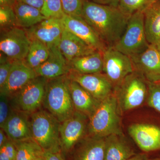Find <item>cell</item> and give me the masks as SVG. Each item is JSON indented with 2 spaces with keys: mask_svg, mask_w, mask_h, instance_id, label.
<instances>
[{
  "mask_svg": "<svg viewBox=\"0 0 160 160\" xmlns=\"http://www.w3.org/2000/svg\"><path fill=\"white\" fill-rule=\"evenodd\" d=\"M69 86L75 111L85 115L89 119L101 101L93 97L79 84L69 79Z\"/></svg>",
  "mask_w": 160,
  "mask_h": 160,
  "instance_id": "obj_21",
  "label": "cell"
},
{
  "mask_svg": "<svg viewBox=\"0 0 160 160\" xmlns=\"http://www.w3.org/2000/svg\"><path fill=\"white\" fill-rule=\"evenodd\" d=\"M32 160H45V159H44V157H43V155L42 156L38 157H37L33 159Z\"/></svg>",
  "mask_w": 160,
  "mask_h": 160,
  "instance_id": "obj_41",
  "label": "cell"
},
{
  "mask_svg": "<svg viewBox=\"0 0 160 160\" xmlns=\"http://www.w3.org/2000/svg\"><path fill=\"white\" fill-rule=\"evenodd\" d=\"M32 137L44 152H62L61 123L47 110L39 109L30 114Z\"/></svg>",
  "mask_w": 160,
  "mask_h": 160,
  "instance_id": "obj_4",
  "label": "cell"
},
{
  "mask_svg": "<svg viewBox=\"0 0 160 160\" xmlns=\"http://www.w3.org/2000/svg\"><path fill=\"white\" fill-rule=\"evenodd\" d=\"M105 142V160H126L136 154L122 133L108 136Z\"/></svg>",
  "mask_w": 160,
  "mask_h": 160,
  "instance_id": "obj_23",
  "label": "cell"
},
{
  "mask_svg": "<svg viewBox=\"0 0 160 160\" xmlns=\"http://www.w3.org/2000/svg\"><path fill=\"white\" fill-rule=\"evenodd\" d=\"M156 82H160V76L159 77V78H158L157 81Z\"/></svg>",
  "mask_w": 160,
  "mask_h": 160,
  "instance_id": "obj_42",
  "label": "cell"
},
{
  "mask_svg": "<svg viewBox=\"0 0 160 160\" xmlns=\"http://www.w3.org/2000/svg\"><path fill=\"white\" fill-rule=\"evenodd\" d=\"M129 133L141 150L146 152L160 149V127L151 124H132Z\"/></svg>",
  "mask_w": 160,
  "mask_h": 160,
  "instance_id": "obj_16",
  "label": "cell"
},
{
  "mask_svg": "<svg viewBox=\"0 0 160 160\" xmlns=\"http://www.w3.org/2000/svg\"><path fill=\"white\" fill-rule=\"evenodd\" d=\"M16 0H0V6H13Z\"/></svg>",
  "mask_w": 160,
  "mask_h": 160,
  "instance_id": "obj_40",
  "label": "cell"
},
{
  "mask_svg": "<svg viewBox=\"0 0 160 160\" xmlns=\"http://www.w3.org/2000/svg\"><path fill=\"white\" fill-rule=\"evenodd\" d=\"M143 13L147 42L160 48V0L153 2Z\"/></svg>",
  "mask_w": 160,
  "mask_h": 160,
  "instance_id": "obj_22",
  "label": "cell"
},
{
  "mask_svg": "<svg viewBox=\"0 0 160 160\" xmlns=\"http://www.w3.org/2000/svg\"><path fill=\"white\" fill-rule=\"evenodd\" d=\"M82 18L108 47L113 46L120 39L130 17L118 7L83 0Z\"/></svg>",
  "mask_w": 160,
  "mask_h": 160,
  "instance_id": "obj_1",
  "label": "cell"
},
{
  "mask_svg": "<svg viewBox=\"0 0 160 160\" xmlns=\"http://www.w3.org/2000/svg\"><path fill=\"white\" fill-rule=\"evenodd\" d=\"M17 26V20L13 6H0L1 30L9 29Z\"/></svg>",
  "mask_w": 160,
  "mask_h": 160,
  "instance_id": "obj_30",
  "label": "cell"
},
{
  "mask_svg": "<svg viewBox=\"0 0 160 160\" xmlns=\"http://www.w3.org/2000/svg\"><path fill=\"white\" fill-rule=\"evenodd\" d=\"M43 156L45 160H66L62 152H44Z\"/></svg>",
  "mask_w": 160,
  "mask_h": 160,
  "instance_id": "obj_35",
  "label": "cell"
},
{
  "mask_svg": "<svg viewBox=\"0 0 160 160\" xmlns=\"http://www.w3.org/2000/svg\"><path fill=\"white\" fill-rule=\"evenodd\" d=\"M131 58L135 70L150 82H156L160 75V48L149 45L147 49Z\"/></svg>",
  "mask_w": 160,
  "mask_h": 160,
  "instance_id": "obj_14",
  "label": "cell"
},
{
  "mask_svg": "<svg viewBox=\"0 0 160 160\" xmlns=\"http://www.w3.org/2000/svg\"><path fill=\"white\" fill-rule=\"evenodd\" d=\"M29 116L28 113L13 109L5 125L1 128L12 142L32 138Z\"/></svg>",
  "mask_w": 160,
  "mask_h": 160,
  "instance_id": "obj_18",
  "label": "cell"
},
{
  "mask_svg": "<svg viewBox=\"0 0 160 160\" xmlns=\"http://www.w3.org/2000/svg\"><path fill=\"white\" fill-rule=\"evenodd\" d=\"M126 160H149L147 155L145 153L135 154Z\"/></svg>",
  "mask_w": 160,
  "mask_h": 160,
  "instance_id": "obj_39",
  "label": "cell"
},
{
  "mask_svg": "<svg viewBox=\"0 0 160 160\" xmlns=\"http://www.w3.org/2000/svg\"><path fill=\"white\" fill-rule=\"evenodd\" d=\"M31 42L24 28L15 26L1 30V52L13 61L25 60Z\"/></svg>",
  "mask_w": 160,
  "mask_h": 160,
  "instance_id": "obj_9",
  "label": "cell"
},
{
  "mask_svg": "<svg viewBox=\"0 0 160 160\" xmlns=\"http://www.w3.org/2000/svg\"><path fill=\"white\" fill-rule=\"evenodd\" d=\"M117 98L113 93L100 102L89 119L87 135L106 138L122 133Z\"/></svg>",
  "mask_w": 160,
  "mask_h": 160,
  "instance_id": "obj_2",
  "label": "cell"
},
{
  "mask_svg": "<svg viewBox=\"0 0 160 160\" xmlns=\"http://www.w3.org/2000/svg\"><path fill=\"white\" fill-rule=\"evenodd\" d=\"M64 28L96 50L103 52L107 46L89 24L81 17L65 14L61 19Z\"/></svg>",
  "mask_w": 160,
  "mask_h": 160,
  "instance_id": "obj_13",
  "label": "cell"
},
{
  "mask_svg": "<svg viewBox=\"0 0 160 160\" xmlns=\"http://www.w3.org/2000/svg\"><path fill=\"white\" fill-rule=\"evenodd\" d=\"M13 61L1 52L0 57V91L2 90L11 70Z\"/></svg>",
  "mask_w": 160,
  "mask_h": 160,
  "instance_id": "obj_33",
  "label": "cell"
},
{
  "mask_svg": "<svg viewBox=\"0 0 160 160\" xmlns=\"http://www.w3.org/2000/svg\"><path fill=\"white\" fill-rule=\"evenodd\" d=\"M89 2L101 4L118 7L119 0H86Z\"/></svg>",
  "mask_w": 160,
  "mask_h": 160,
  "instance_id": "obj_37",
  "label": "cell"
},
{
  "mask_svg": "<svg viewBox=\"0 0 160 160\" xmlns=\"http://www.w3.org/2000/svg\"><path fill=\"white\" fill-rule=\"evenodd\" d=\"M156 0H119L118 8L124 14L130 16L144 10Z\"/></svg>",
  "mask_w": 160,
  "mask_h": 160,
  "instance_id": "obj_28",
  "label": "cell"
},
{
  "mask_svg": "<svg viewBox=\"0 0 160 160\" xmlns=\"http://www.w3.org/2000/svg\"><path fill=\"white\" fill-rule=\"evenodd\" d=\"M89 118L75 111L72 116L61 123L60 141L61 152L64 157L87 135Z\"/></svg>",
  "mask_w": 160,
  "mask_h": 160,
  "instance_id": "obj_8",
  "label": "cell"
},
{
  "mask_svg": "<svg viewBox=\"0 0 160 160\" xmlns=\"http://www.w3.org/2000/svg\"><path fill=\"white\" fill-rule=\"evenodd\" d=\"M13 142L17 150L16 160H32L42 156L44 151L33 138Z\"/></svg>",
  "mask_w": 160,
  "mask_h": 160,
  "instance_id": "obj_27",
  "label": "cell"
},
{
  "mask_svg": "<svg viewBox=\"0 0 160 160\" xmlns=\"http://www.w3.org/2000/svg\"><path fill=\"white\" fill-rule=\"evenodd\" d=\"M6 132L2 128L0 129V147H2L9 140Z\"/></svg>",
  "mask_w": 160,
  "mask_h": 160,
  "instance_id": "obj_38",
  "label": "cell"
},
{
  "mask_svg": "<svg viewBox=\"0 0 160 160\" xmlns=\"http://www.w3.org/2000/svg\"><path fill=\"white\" fill-rule=\"evenodd\" d=\"M160 160V158H156V159H152V160Z\"/></svg>",
  "mask_w": 160,
  "mask_h": 160,
  "instance_id": "obj_43",
  "label": "cell"
},
{
  "mask_svg": "<svg viewBox=\"0 0 160 160\" xmlns=\"http://www.w3.org/2000/svg\"><path fill=\"white\" fill-rule=\"evenodd\" d=\"M147 99L148 105L160 112V82L148 81Z\"/></svg>",
  "mask_w": 160,
  "mask_h": 160,
  "instance_id": "obj_31",
  "label": "cell"
},
{
  "mask_svg": "<svg viewBox=\"0 0 160 160\" xmlns=\"http://www.w3.org/2000/svg\"><path fill=\"white\" fill-rule=\"evenodd\" d=\"M41 12L47 18L62 19L65 15L61 0H44Z\"/></svg>",
  "mask_w": 160,
  "mask_h": 160,
  "instance_id": "obj_29",
  "label": "cell"
},
{
  "mask_svg": "<svg viewBox=\"0 0 160 160\" xmlns=\"http://www.w3.org/2000/svg\"><path fill=\"white\" fill-rule=\"evenodd\" d=\"M67 75L47 79L42 106L60 123L74 114V109Z\"/></svg>",
  "mask_w": 160,
  "mask_h": 160,
  "instance_id": "obj_3",
  "label": "cell"
},
{
  "mask_svg": "<svg viewBox=\"0 0 160 160\" xmlns=\"http://www.w3.org/2000/svg\"><path fill=\"white\" fill-rule=\"evenodd\" d=\"M149 45L145 33L144 13L139 11L130 16L122 36L112 47L132 58L142 52Z\"/></svg>",
  "mask_w": 160,
  "mask_h": 160,
  "instance_id": "obj_6",
  "label": "cell"
},
{
  "mask_svg": "<svg viewBox=\"0 0 160 160\" xmlns=\"http://www.w3.org/2000/svg\"><path fill=\"white\" fill-rule=\"evenodd\" d=\"M64 28L61 19L48 18L26 29L31 41H40L49 48L58 47Z\"/></svg>",
  "mask_w": 160,
  "mask_h": 160,
  "instance_id": "obj_12",
  "label": "cell"
},
{
  "mask_svg": "<svg viewBox=\"0 0 160 160\" xmlns=\"http://www.w3.org/2000/svg\"><path fill=\"white\" fill-rule=\"evenodd\" d=\"M13 108L10 99L3 94H0V127L2 128L11 114Z\"/></svg>",
  "mask_w": 160,
  "mask_h": 160,
  "instance_id": "obj_34",
  "label": "cell"
},
{
  "mask_svg": "<svg viewBox=\"0 0 160 160\" xmlns=\"http://www.w3.org/2000/svg\"><path fill=\"white\" fill-rule=\"evenodd\" d=\"M58 48L68 62L76 58L98 51L65 28L63 29Z\"/></svg>",
  "mask_w": 160,
  "mask_h": 160,
  "instance_id": "obj_20",
  "label": "cell"
},
{
  "mask_svg": "<svg viewBox=\"0 0 160 160\" xmlns=\"http://www.w3.org/2000/svg\"><path fill=\"white\" fill-rule=\"evenodd\" d=\"M16 1L32 6L41 10L44 5V0H16Z\"/></svg>",
  "mask_w": 160,
  "mask_h": 160,
  "instance_id": "obj_36",
  "label": "cell"
},
{
  "mask_svg": "<svg viewBox=\"0 0 160 160\" xmlns=\"http://www.w3.org/2000/svg\"><path fill=\"white\" fill-rule=\"evenodd\" d=\"M70 71L82 74L101 73L103 71V52H95L91 54L76 58L68 62Z\"/></svg>",
  "mask_w": 160,
  "mask_h": 160,
  "instance_id": "obj_24",
  "label": "cell"
},
{
  "mask_svg": "<svg viewBox=\"0 0 160 160\" xmlns=\"http://www.w3.org/2000/svg\"><path fill=\"white\" fill-rule=\"evenodd\" d=\"M106 138L87 135L68 155L69 160H105Z\"/></svg>",
  "mask_w": 160,
  "mask_h": 160,
  "instance_id": "obj_17",
  "label": "cell"
},
{
  "mask_svg": "<svg viewBox=\"0 0 160 160\" xmlns=\"http://www.w3.org/2000/svg\"><path fill=\"white\" fill-rule=\"evenodd\" d=\"M49 49L48 58L34 69L37 76L51 79L68 74L70 71L69 64L58 47L53 46Z\"/></svg>",
  "mask_w": 160,
  "mask_h": 160,
  "instance_id": "obj_19",
  "label": "cell"
},
{
  "mask_svg": "<svg viewBox=\"0 0 160 160\" xmlns=\"http://www.w3.org/2000/svg\"><path fill=\"white\" fill-rule=\"evenodd\" d=\"M37 76L34 69L29 67L25 60L14 61L6 85L0 94L10 98L29 81Z\"/></svg>",
  "mask_w": 160,
  "mask_h": 160,
  "instance_id": "obj_15",
  "label": "cell"
},
{
  "mask_svg": "<svg viewBox=\"0 0 160 160\" xmlns=\"http://www.w3.org/2000/svg\"><path fill=\"white\" fill-rule=\"evenodd\" d=\"M67 75L69 79L79 84L98 101H102L114 92V87L102 72L82 74L69 71Z\"/></svg>",
  "mask_w": 160,
  "mask_h": 160,
  "instance_id": "obj_11",
  "label": "cell"
},
{
  "mask_svg": "<svg viewBox=\"0 0 160 160\" xmlns=\"http://www.w3.org/2000/svg\"><path fill=\"white\" fill-rule=\"evenodd\" d=\"M121 111L137 108L147 98L148 81L142 73L134 70L114 89Z\"/></svg>",
  "mask_w": 160,
  "mask_h": 160,
  "instance_id": "obj_5",
  "label": "cell"
},
{
  "mask_svg": "<svg viewBox=\"0 0 160 160\" xmlns=\"http://www.w3.org/2000/svg\"><path fill=\"white\" fill-rule=\"evenodd\" d=\"M49 55V49L47 45L37 40H32L25 61L28 66L35 69L45 62Z\"/></svg>",
  "mask_w": 160,
  "mask_h": 160,
  "instance_id": "obj_26",
  "label": "cell"
},
{
  "mask_svg": "<svg viewBox=\"0 0 160 160\" xmlns=\"http://www.w3.org/2000/svg\"><path fill=\"white\" fill-rule=\"evenodd\" d=\"M16 15L17 26L27 29L48 18L41 10L24 3L16 1L13 6Z\"/></svg>",
  "mask_w": 160,
  "mask_h": 160,
  "instance_id": "obj_25",
  "label": "cell"
},
{
  "mask_svg": "<svg viewBox=\"0 0 160 160\" xmlns=\"http://www.w3.org/2000/svg\"><path fill=\"white\" fill-rule=\"evenodd\" d=\"M103 71L114 87L134 70L131 58L114 48L107 47L103 52Z\"/></svg>",
  "mask_w": 160,
  "mask_h": 160,
  "instance_id": "obj_10",
  "label": "cell"
},
{
  "mask_svg": "<svg viewBox=\"0 0 160 160\" xmlns=\"http://www.w3.org/2000/svg\"><path fill=\"white\" fill-rule=\"evenodd\" d=\"M47 79L37 77L17 92L10 100L13 109L30 114L42 106Z\"/></svg>",
  "mask_w": 160,
  "mask_h": 160,
  "instance_id": "obj_7",
  "label": "cell"
},
{
  "mask_svg": "<svg viewBox=\"0 0 160 160\" xmlns=\"http://www.w3.org/2000/svg\"><path fill=\"white\" fill-rule=\"evenodd\" d=\"M65 14L82 17L83 0H61Z\"/></svg>",
  "mask_w": 160,
  "mask_h": 160,
  "instance_id": "obj_32",
  "label": "cell"
}]
</instances>
